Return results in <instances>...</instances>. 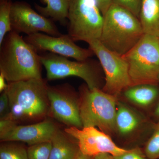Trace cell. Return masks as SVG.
Returning a JSON list of instances; mask_svg holds the SVG:
<instances>
[{
    "label": "cell",
    "mask_w": 159,
    "mask_h": 159,
    "mask_svg": "<svg viewBox=\"0 0 159 159\" xmlns=\"http://www.w3.org/2000/svg\"><path fill=\"white\" fill-rule=\"evenodd\" d=\"M65 132L76 139L80 152L88 156L94 157L99 154L107 153L116 157L129 149L117 145L110 135L96 127L79 128L71 126L66 128Z\"/></svg>",
    "instance_id": "cell-9"
},
{
    "label": "cell",
    "mask_w": 159,
    "mask_h": 159,
    "mask_svg": "<svg viewBox=\"0 0 159 159\" xmlns=\"http://www.w3.org/2000/svg\"><path fill=\"white\" fill-rule=\"evenodd\" d=\"M143 152L150 159H159V122L153 124L150 137L145 142Z\"/></svg>",
    "instance_id": "cell-21"
},
{
    "label": "cell",
    "mask_w": 159,
    "mask_h": 159,
    "mask_svg": "<svg viewBox=\"0 0 159 159\" xmlns=\"http://www.w3.org/2000/svg\"><path fill=\"white\" fill-rule=\"evenodd\" d=\"M11 4L8 0H2L0 4V44L6 34L12 31L10 17Z\"/></svg>",
    "instance_id": "cell-20"
},
{
    "label": "cell",
    "mask_w": 159,
    "mask_h": 159,
    "mask_svg": "<svg viewBox=\"0 0 159 159\" xmlns=\"http://www.w3.org/2000/svg\"><path fill=\"white\" fill-rule=\"evenodd\" d=\"M10 17L11 30L19 34L42 32L52 36L61 35L53 20L39 14L27 3H11Z\"/></svg>",
    "instance_id": "cell-11"
},
{
    "label": "cell",
    "mask_w": 159,
    "mask_h": 159,
    "mask_svg": "<svg viewBox=\"0 0 159 159\" xmlns=\"http://www.w3.org/2000/svg\"><path fill=\"white\" fill-rule=\"evenodd\" d=\"M93 157H89L88 156H86L85 155L83 154L80 151L79 154H78V156H77L76 159H93Z\"/></svg>",
    "instance_id": "cell-30"
},
{
    "label": "cell",
    "mask_w": 159,
    "mask_h": 159,
    "mask_svg": "<svg viewBox=\"0 0 159 159\" xmlns=\"http://www.w3.org/2000/svg\"><path fill=\"white\" fill-rule=\"evenodd\" d=\"M0 159H29L27 148L16 143H4L0 147Z\"/></svg>",
    "instance_id": "cell-19"
},
{
    "label": "cell",
    "mask_w": 159,
    "mask_h": 159,
    "mask_svg": "<svg viewBox=\"0 0 159 159\" xmlns=\"http://www.w3.org/2000/svg\"><path fill=\"white\" fill-rule=\"evenodd\" d=\"M117 97L101 90L82 88L79 104L83 127H94L108 134L115 133Z\"/></svg>",
    "instance_id": "cell-4"
},
{
    "label": "cell",
    "mask_w": 159,
    "mask_h": 159,
    "mask_svg": "<svg viewBox=\"0 0 159 159\" xmlns=\"http://www.w3.org/2000/svg\"><path fill=\"white\" fill-rule=\"evenodd\" d=\"M114 157L116 159H150L146 157L143 150L139 147L129 149L125 153Z\"/></svg>",
    "instance_id": "cell-24"
},
{
    "label": "cell",
    "mask_w": 159,
    "mask_h": 159,
    "mask_svg": "<svg viewBox=\"0 0 159 159\" xmlns=\"http://www.w3.org/2000/svg\"><path fill=\"white\" fill-rule=\"evenodd\" d=\"M6 80L4 75L2 73H0V92L1 93L5 91L8 87V84H6Z\"/></svg>",
    "instance_id": "cell-27"
},
{
    "label": "cell",
    "mask_w": 159,
    "mask_h": 159,
    "mask_svg": "<svg viewBox=\"0 0 159 159\" xmlns=\"http://www.w3.org/2000/svg\"><path fill=\"white\" fill-rule=\"evenodd\" d=\"M139 19L145 34L159 38V0H142Z\"/></svg>",
    "instance_id": "cell-17"
},
{
    "label": "cell",
    "mask_w": 159,
    "mask_h": 159,
    "mask_svg": "<svg viewBox=\"0 0 159 159\" xmlns=\"http://www.w3.org/2000/svg\"><path fill=\"white\" fill-rule=\"evenodd\" d=\"M128 65L132 85H157L159 38L145 34L136 45L122 56Z\"/></svg>",
    "instance_id": "cell-5"
},
{
    "label": "cell",
    "mask_w": 159,
    "mask_h": 159,
    "mask_svg": "<svg viewBox=\"0 0 159 159\" xmlns=\"http://www.w3.org/2000/svg\"><path fill=\"white\" fill-rule=\"evenodd\" d=\"M123 92L124 97L129 102L142 108L152 106L159 97V89L154 84L132 85Z\"/></svg>",
    "instance_id": "cell-15"
},
{
    "label": "cell",
    "mask_w": 159,
    "mask_h": 159,
    "mask_svg": "<svg viewBox=\"0 0 159 159\" xmlns=\"http://www.w3.org/2000/svg\"><path fill=\"white\" fill-rule=\"evenodd\" d=\"M51 146V142L29 145L27 148L29 159H50Z\"/></svg>",
    "instance_id": "cell-22"
},
{
    "label": "cell",
    "mask_w": 159,
    "mask_h": 159,
    "mask_svg": "<svg viewBox=\"0 0 159 159\" xmlns=\"http://www.w3.org/2000/svg\"><path fill=\"white\" fill-rule=\"evenodd\" d=\"M103 17L99 41L120 56L130 51L145 34L139 18L116 4L113 3Z\"/></svg>",
    "instance_id": "cell-3"
},
{
    "label": "cell",
    "mask_w": 159,
    "mask_h": 159,
    "mask_svg": "<svg viewBox=\"0 0 159 159\" xmlns=\"http://www.w3.org/2000/svg\"><path fill=\"white\" fill-rule=\"evenodd\" d=\"M97 1L99 9L104 16L113 3V0H97Z\"/></svg>",
    "instance_id": "cell-26"
},
{
    "label": "cell",
    "mask_w": 159,
    "mask_h": 159,
    "mask_svg": "<svg viewBox=\"0 0 159 159\" xmlns=\"http://www.w3.org/2000/svg\"><path fill=\"white\" fill-rule=\"evenodd\" d=\"M68 34L74 42L99 39L104 17L97 0H70Z\"/></svg>",
    "instance_id": "cell-6"
},
{
    "label": "cell",
    "mask_w": 159,
    "mask_h": 159,
    "mask_svg": "<svg viewBox=\"0 0 159 159\" xmlns=\"http://www.w3.org/2000/svg\"><path fill=\"white\" fill-rule=\"evenodd\" d=\"M8 84L6 91L9 97L10 112L5 119L17 123L41 119L48 113V87L43 78L9 82Z\"/></svg>",
    "instance_id": "cell-2"
},
{
    "label": "cell",
    "mask_w": 159,
    "mask_h": 159,
    "mask_svg": "<svg viewBox=\"0 0 159 159\" xmlns=\"http://www.w3.org/2000/svg\"><path fill=\"white\" fill-rule=\"evenodd\" d=\"M24 38L37 52L48 51L78 61L86 60L94 54L91 49L83 48L76 45L68 34L54 36L38 32Z\"/></svg>",
    "instance_id": "cell-12"
},
{
    "label": "cell",
    "mask_w": 159,
    "mask_h": 159,
    "mask_svg": "<svg viewBox=\"0 0 159 159\" xmlns=\"http://www.w3.org/2000/svg\"><path fill=\"white\" fill-rule=\"evenodd\" d=\"M93 159H116L115 157L110 154L104 153L99 154L95 156Z\"/></svg>",
    "instance_id": "cell-28"
},
{
    "label": "cell",
    "mask_w": 159,
    "mask_h": 159,
    "mask_svg": "<svg viewBox=\"0 0 159 159\" xmlns=\"http://www.w3.org/2000/svg\"><path fill=\"white\" fill-rule=\"evenodd\" d=\"M45 7L36 5L35 8L41 15L46 17L65 25L67 20L69 6L70 0H44Z\"/></svg>",
    "instance_id": "cell-18"
},
{
    "label": "cell",
    "mask_w": 159,
    "mask_h": 159,
    "mask_svg": "<svg viewBox=\"0 0 159 159\" xmlns=\"http://www.w3.org/2000/svg\"><path fill=\"white\" fill-rule=\"evenodd\" d=\"M86 43L98 57L104 71L105 83L103 91L117 97L132 86L128 63L122 56L106 48L99 39L91 40Z\"/></svg>",
    "instance_id": "cell-7"
},
{
    "label": "cell",
    "mask_w": 159,
    "mask_h": 159,
    "mask_svg": "<svg viewBox=\"0 0 159 159\" xmlns=\"http://www.w3.org/2000/svg\"><path fill=\"white\" fill-rule=\"evenodd\" d=\"M40 57L47 71L48 80L75 76L83 80L90 89H99L97 64L89 58L82 61H72L67 57L50 52L40 55Z\"/></svg>",
    "instance_id": "cell-8"
},
{
    "label": "cell",
    "mask_w": 159,
    "mask_h": 159,
    "mask_svg": "<svg viewBox=\"0 0 159 159\" xmlns=\"http://www.w3.org/2000/svg\"><path fill=\"white\" fill-rule=\"evenodd\" d=\"M50 159H76L80 152L75 143L61 131L57 129L51 140Z\"/></svg>",
    "instance_id": "cell-16"
},
{
    "label": "cell",
    "mask_w": 159,
    "mask_h": 159,
    "mask_svg": "<svg viewBox=\"0 0 159 159\" xmlns=\"http://www.w3.org/2000/svg\"><path fill=\"white\" fill-rule=\"evenodd\" d=\"M50 110L55 119L70 127L82 128L79 105L65 88L49 87Z\"/></svg>",
    "instance_id": "cell-13"
},
{
    "label": "cell",
    "mask_w": 159,
    "mask_h": 159,
    "mask_svg": "<svg viewBox=\"0 0 159 159\" xmlns=\"http://www.w3.org/2000/svg\"><path fill=\"white\" fill-rule=\"evenodd\" d=\"M148 124L146 119L124 102L118 101L115 122V133L123 144L130 145L139 143V134Z\"/></svg>",
    "instance_id": "cell-14"
},
{
    "label": "cell",
    "mask_w": 159,
    "mask_h": 159,
    "mask_svg": "<svg viewBox=\"0 0 159 159\" xmlns=\"http://www.w3.org/2000/svg\"><path fill=\"white\" fill-rule=\"evenodd\" d=\"M158 80H159V76H158Z\"/></svg>",
    "instance_id": "cell-31"
},
{
    "label": "cell",
    "mask_w": 159,
    "mask_h": 159,
    "mask_svg": "<svg viewBox=\"0 0 159 159\" xmlns=\"http://www.w3.org/2000/svg\"><path fill=\"white\" fill-rule=\"evenodd\" d=\"M113 3L128 9L139 18L142 0H113Z\"/></svg>",
    "instance_id": "cell-23"
},
{
    "label": "cell",
    "mask_w": 159,
    "mask_h": 159,
    "mask_svg": "<svg viewBox=\"0 0 159 159\" xmlns=\"http://www.w3.org/2000/svg\"><path fill=\"white\" fill-rule=\"evenodd\" d=\"M57 129L54 123L49 121L19 125L10 119H1L0 139L2 142H20L33 145L51 142Z\"/></svg>",
    "instance_id": "cell-10"
},
{
    "label": "cell",
    "mask_w": 159,
    "mask_h": 159,
    "mask_svg": "<svg viewBox=\"0 0 159 159\" xmlns=\"http://www.w3.org/2000/svg\"><path fill=\"white\" fill-rule=\"evenodd\" d=\"M40 55L19 33L9 32L0 44V73L8 82L42 79Z\"/></svg>",
    "instance_id": "cell-1"
},
{
    "label": "cell",
    "mask_w": 159,
    "mask_h": 159,
    "mask_svg": "<svg viewBox=\"0 0 159 159\" xmlns=\"http://www.w3.org/2000/svg\"><path fill=\"white\" fill-rule=\"evenodd\" d=\"M10 104L9 97L6 91L2 93L0 97V118L6 119L10 114Z\"/></svg>",
    "instance_id": "cell-25"
},
{
    "label": "cell",
    "mask_w": 159,
    "mask_h": 159,
    "mask_svg": "<svg viewBox=\"0 0 159 159\" xmlns=\"http://www.w3.org/2000/svg\"><path fill=\"white\" fill-rule=\"evenodd\" d=\"M154 115L155 118L157 119V122H159V102L158 103L154 111Z\"/></svg>",
    "instance_id": "cell-29"
}]
</instances>
